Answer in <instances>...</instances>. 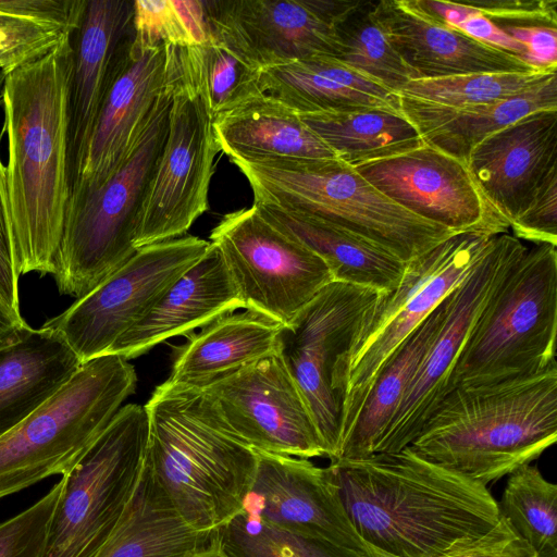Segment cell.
<instances>
[{
	"mask_svg": "<svg viewBox=\"0 0 557 557\" xmlns=\"http://www.w3.org/2000/svg\"><path fill=\"white\" fill-rule=\"evenodd\" d=\"M189 557H224V555L222 554V552L220 549L218 537H216L215 541L211 545L195 553L194 555H191Z\"/></svg>",
	"mask_w": 557,
	"mask_h": 557,
	"instance_id": "cell-50",
	"label": "cell"
},
{
	"mask_svg": "<svg viewBox=\"0 0 557 557\" xmlns=\"http://www.w3.org/2000/svg\"><path fill=\"white\" fill-rule=\"evenodd\" d=\"M209 246L210 242L187 235L139 248L94 289L42 325L57 332L82 364L109 355Z\"/></svg>",
	"mask_w": 557,
	"mask_h": 557,
	"instance_id": "cell-12",
	"label": "cell"
},
{
	"mask_svg": "<svg viewBox=\"0 0 557 557\" xmlns=\"http://www.w3.org/2000/svg\"><path fill=\"white\" fill-rule=\"evenodd\" d=\"M253 205L277 230L318 255L334 282L389 292L405 273L407 263L397 256L338 226L301 212Z\"/></svg>",
	"mask_w": 557,
	"mask_h": 557,
	"instance_id": "cell-29",
	"label": "cell"
},
{
	"mask_svg": "<svg viewBox=\"0 0 557 557\" xmlns=\"http://www.w3.org/2000/svg\"><path fill=\"white\" fill-rule=\"evenodd\" d=\"M256 454L255 481L245 505L248 511L284 530L370 557L326 467L287 455Z\"/></svg>",
	"mask_w": 557,
	"mask_h": 557,
	"instance_id": "cell-20",
	"label": "cell"
},
{
	"mask_svg": "<svg viewBox=\"0 0 557 557\" xmlns=\"http://www.w3.org/2000/svg\"><path fill=\"white\" fill-rule=\"evenodd\" d=\"M134 366L117 355L83 363L50 398L0 437V498L65 474L136 391Z\"/></svg>",
	"mask_w": 557,
	"mask_h": 557,
	"instance_id": "cell-9",
	"label": "cell"
},
{
	"mask_svg": "<svg viewBox=\"0 0 557 557\" xmlns=\"http://www.w3.org/2000/svg\"><path fill=\"white\" fill-rule=\"evenodd\" d=\"M215 539L216 531L198 532L183 520L145 463L123 516L94 557H189Z\"/></svg>",
	"mask_w": 557,
	"mask_h": 557,
	"instance_id": "cell-31",
	"label": "cell"
},
{
	"mask_svg": "<svg viewBox=\"0 0 557 557\" xmlns=\"http://www.w3.org/2000/svg\"><path fill=\"white\" fill-rule=\"evenodd\" d=\"M357 0H206L211 34L258 70L315 55L336 58V24Z\"/></svg>",
	"mask_w": 557,
	"mask_h": 557,
	"instance_id": "cell-17",
	"label": "cell"
},
{
	"mask_svg": "<svg viewBox=\"0 0 557 557\" xmlns=\"http://www.w3.org/2000/svg\"><path fill=\"white\" fill-rule=\"evenodd\" d=\"M239 308H245L244 300L220 250L210 243L207 252L116 342L109 355L136 358L169 338L188 336Z\"/></svg>",
	"mask_w": 557,
	"mask_h": 557,
	"instance_id": "cell-24",
	"label": "cell"
},
{
	"mask_svg": "<svg viewBox=\"0 0 557 557\" xmlns=\"http://www.w3.org/2000/svg\"><path fill=\"white\" fill-rule=\"evenodd\" d=\"M144 406L120 408L63 474L42 557H94L123 516L140 481L148 445Z\"/></svg>",
	"mask_w": 557,
	"mask_h": 557,
	"instance_id": "cell-10",
	"label": "cell"
},
{
	"mask_svg": "<svg viewBox=\"0 0 557 557\" xmlns=\"http://www.w3.org/2000/svg\"><path fill=\"white\" fill-rule=\"evenodd\" d=\"M456 28L472 38L513 54L527 63L528 51L525 47L507 35L494 22L479 11L469 15Z\"/></svg>",
	"mask_w": 557,
	"mask_h": 557,
	"instance_id": "cell-47",
	"label": "cell"
},
{
	"mask_svg": "<svg viewBox=\"0 0 557 557\" xmlns=\"http://www.w3.org/2000/svg\"><path fill=\"white\" fill-rule=\"evenodd\" d=\"M492 237L482 233L453 235L408 262L399 284L389 292H379L364 310L334 374L341 406L339 454L383 366L470 273Z\"/></svg>",
	"mask_w": 557,
	"mask_h": 557,
	"instance_id": "cell-8",
	"label": "cell"
},
{
	"mask_svg": "<svg viewBox=\"0 0 557 557\" xmlns=\"http://www.w3.org/2000/svg\"><path fill=\"white\" fill-rule=\"evenodd\" d=\"M499 517L535 552L557 557V485L528 463L510 474L497 502Z\"/></svg>",
	"mask_w": 557,
	"mask_h": 557,
	"instance_id": "cell-37",
	"label": "cell"
},
{
	"mask_svg": "<svg viewBox=\"0 0 557 557\" xmlns=\"http://www.w3.org/2000/svg\"><path fill=\"white\" fill-rule=\"evenodd\" d=\"M171 47L194 79L213 120L264 94L261 71L213 34L200 46Z\"/></svg>",
	"mask_w": 557,
	"mask_h": 557,
	"instance_id": "cell-35",
	"label": "cell"
},
{
	"mask_svg": "<svg viewBox=\"0 0 557 557\" xmlns=\"http://www.w3.org/2000/svg\"><path fill=\"white\" fill-rule=\"evenodd\" d=\"M553 73H557V70L419 78L409 82L399 94L448 107L485 104L522 94Z\"/></svg>",
	"mask_w": 557,
	"mask_h": 557,
	"instance_id": "cell-39",
	"label": "cell"
},
{
	"mask_svg": "<svg viewBox=\"0 0 557 557\" xmlns=\"http://www.w3.org/2000/svg\"><path fill=\"white\" fill-rule=\"evenodd\" d=\"M299 116L337 159L352 168L425 144L413 124L397 111L356 109Z\"/></svg>",
	"mask_w": 557,
	"mask_h": 557,
	"instance_id": "cell-33",
	"label": "cell"
},
{
	"mask_svg": "<svg viewBox=\"0 0 557 557\" xmlns=\"http://www.w3.org/2000/svg\"><path fill=\"white\" fill-rule=\"evenodd\" d=\"M216 537L224 557H367L270 524L246 508L219 528Z\"/></svg>",
	"mask_w": 557,
	"mask_h": 557,
	"instance_id": "cell-38",
	"label": "cell"
},
{
	"mask_svg": "<svg viewBox=\"0 0 557 557\" xmlns=\"http://www.w3.org/2000/svg\"><path fill=\"white\" fill-rule=\"evenodd\" d=\"M556 335L557 250L539 244L528 247L511 265L475 319L459 354L451 389L543 372L557 362Z\"/></svg>",
	"mask_w": 557,
	"mask_h": 557,
	"instance_id": "cell-7",
	"label": "cell"
},
{
	"mask_svg": "<svg viewBox=\"0 0 557 557\" xmlns=\"http://www.w3.org/2000/svg\"><path fill=\"white\" fill-rule=\"evenodd\" d=\"M134 1L85 0L70 35L71 70L66 95L69 196L109 89L134 39Z\"/></svg>",
	"mask_w": 557,
	"mask_h": 557,
	"instance_id": "cell-19",
	"label": "cell"
},
{
	"mask_svg": "<svg viewBox=\"0 0 557 557\" xmlns=\"http://www.w3.org/2000/svg\"><path fill=\"white\" fill-rule=\"evenodd\" d=\"M53 330L25 321L0 336V437L16 426L79 369Z\"/></svg>",
	"mask_w": 557,
	"mask_h": 557,
	"instance_id": "cell-25",
	"label": "cell"
},
{
	"mask_svg": "<svg viewBox=\"0 0 557 557\" xmlns=\"http://www.w3.org/2000/svg\"><path fill=\"white\" fill-rule=\"evenodd\" d=\"M165 81V47H143L133 39L104 99L78 182L70 196L99 186L117 168L139 135Z\"/></svg>",
	"mask_w": 557,
	"mask_h": 557,
	"instance_id": "cell-23",
	"label": "cell"
},
{
	"mask_svg": "<svg viewBox=\"0 0 557 557\" xmlns=\"http://www.w3.org/2000/svg\"><path fill=\"white\" fill-rule=\"evenodd\" d=\"M354 169L398 206L455 234L509 230L467 164L428 144Z\"/></svg>",
	"mask_w": 557,
	"mask_h": 557,
	"instance_id": "cell-18",
	"label": "cell"
},
{
	"mask_svg": "<svg viewBox=\"0 0 557 557\" xmlns=\"http://www.w3.org/2000/svg\"><path fill=\"white\" fill-rule=\"evenodd\" d=\"M18 277L13 251L5 166L0 159V296L20 312Z\"/></svg>",
	"mask_w": 557,
	"mask_h": 557,
	"instance_id": "cell-45",
	"label": "cell"
},
{
	"mask_svg": "<svg viewBox=\"0 0 557 557\" xmlns=\"http://www.w3.org/2000/svg\"><path fill=\"white\" fill-rule=\"evenodd\" d=\"M527 249L522 240L508 233L493 236L470 273L447 295L442 326L374 454L400 451L417 437L451 389L459 354L475 319L497 284Z\"/></svg>",
	"mask_w": 557,
	"mask_h": 557,
	"instance_id": "cell-15",
	"label": "cell"
},
{
	"mask_svg": "<svg viewBox=\"0 0 557 557\" xmlns=\"http://www.w3.org/2000/svg\"><path fill=\"white\" fill-rule=\"evenodd\" d=\"M85 0H0V70L35 61L75 29Z\"/></svg>",
	"mask_w": 557,
	"mask_h": 557,
	"instance_id": "cell-34",
	"label": "cell"
},
{
	"mask_svg": "<svg viewBox=\"0 0 557 557\" xmlns=\"http://www.w3.org/2000/svg\"><path fill=\"white\" fill-rule=\"evenodd\" d=\"M466 3L493 22L557 26L556 0H488Z\"/></svg>",
	"mask_w": 557,
	"mask_h": 557,
	"instance_id": "cell-43",
	"label": "cell"
},
{
	"mask_svg": "<svg viewBox=\"0 0 557 557\" xmlns=\"http://www.w3.org/2000/svg\"><path fill=\"white\" fill-rule=\"evenodd\" d=\"M441 557H536L533 548L499 517L496 525L480 537Z\"/></svg>",
	"mask_w": 557,
	"mask_h": 557,
	"instance_id": "cell-44",
	"label": "cell"
},
{
	"mask_svg": "<svg viewBox=\"0 0 557 557\" xmlns=\"http://www.w3.org/2000/svg\"><path fill=\"white\" fill-rule=\"evenodd\" d=\"M377 293L332 282L280 332L277 354L301 393L331 460L337 459L341 445V406L334 392L336 364Z\"/></svg>",
	"mask_w": 557,
	"mask_h": 557,
	"instance_id": "cell-14",
	"label": "cell"
},
{
	"mask_svg": "<svg viewBox=\"0 0 557 557\" xmlns=\"http://www.w3.org/2000/svg\"><path fill=\"white\" fill-rule=\"evenodd\" d=\"M166 84L131 149L99 186L67 199L54 280L61 294L81 298L131 259L146 194L169 126Z\"/></svg>",
	"mask_w": 557,
	"mask_h": 557,
	"instance_id": "cell-6",
	"label": "cell"
},
{
	"mask_svg": "<svg viewBox=\"0 0 557 557\" xmlns=\"http://www.w3.org/2000/svg\"><path fill=\"white\" fill-rule=\"evenodd\" d=\"M199 389L219 421L251 448L326 457L312 414L278 354Z\"/></svg>",
	"mask_w": 557,
	"mask_h": 557,
	"instance_id": "cell-16",
	"label": "cell"
},
{
	"mask_svg": "<svg viewBox=\"0 0 557 557\" xmlns=\"http://www.w3.org/2000/svg\"><path fill=\"white\" fill-rule=\"evenodd\" d=\"M282 324L248 309L209 323L175 347L166 383L203 388L268 356L277 354Z\"/></svg>",
	"mask_w": 557,
	"mask_h": 557,
	"instance_id": "cell-28",
	"label": "cell"
},
{
	"mask_svg": "<svg viewBox=\"0 0 557 557\" xmlns=\"http://www.w3.org/2000/svg\"><path fill=\"white\" fill-rule=\"evenodd\" d=\"M70 36L5 76V166L14 262L18 275L55 274L69 199L66 95Z\"/></svg>",
	"mask_w": 557,
	"mask_h": 557,
	"instance_id": "cell-2",
	"label": "cell"
},
{
	"mask_svg": "<svg viewBox=\"0 0 557 557\" xmlns=\"http://www.w3.org/2000/svg\"><path fill=\"white\" fill-rule=\"evenodd\" d=\"M370 557H441L499 520L490 490L409 447L326 467Z\"/></svg>",
	"mask_w": 557,
	"mask_h": 557,
	"instance_id": "cell-1",
	"label": "cell"
},
{
	"mask_svg": "<svg viewBox=\"0 0 557 557\" xmlns=\"http://www.w3.org/2000/svg\"><path fill=\"white\" fill-rule=\"evenodd\" d=\"M494 23L525 47L529 65L545 71L557 70V26Z\"/></svg>",
	"mask_w": 557,
	"mask_h": 557,
	"instance_id": "cell-46",
	"label": "cell"
},
{
	"mask_svg": "<svg viewBox=\"0 0 557 557\" xmlns=\"http://www.w3.org/2000/svg\"><path fill=\"white\" fill-rule=\"evenodd\" d=\"M213 129L230 159L336 158L297 112L265 94L216 116Z\"/></svg>",
	"mask_w": 557,
	"mask_h": 557,
	"instance_id": "cell-30",
	"label": "cell"
},
{
	"mask_svg": "<svg viewBox=\"0 0 557 557\" xmlns=\"http://www.w3.org/2000/svg\"><path fill=\"white\" fill-rule=\"evenodd\" d=\"M413 4L433 20L457 27L469 15L476 12L467 3L437 0H412Z\"/></svg>",
	"mask_w": 557,
	"mask_h": 557,
	"instance_id": "cell-48",
	"label": "cell"
},
{
	"mask_svg": "<svg viewBox=\"0 0 557 557\" xmlns=\"http://www.w3.org/2000/svg\"><path fill=\"white\" fill-rule=\"evenodd\" d=\"M467 166L510 225L557 172V110L531 113L491 134L472 149Z\"/></svg>",
	"mask_w": 557,
	"mask_h": 557,
	"instance_id": "cell-21",
	"label": "cell"
},
{
	"mask_svg": "<svg viewBox=\"0 0 557 557\" xmlns=\"http://www.w3.org/2000/svg\"><path fill=\"white\" fill-rule=\"evenodd\" d=\"M260 86L298 114L356 109L400 112L399 94L329 55L263 69Z\"/></svg>",
	"mask_w": 557,
	"mask_h": 557,
	"instance_id": "cell-27",
	"label": "cell"
},
{
	"mask_svg": "<svg viewBox=\"0 0 557 557\" xmlns=\"http://www.w3.org/2000/svg\"><path fill=\"white\" fill-rule=\"evenodd\" d=\"M374 1L357 0L336 24L339 50L335 59L399 94L418 75L408 67L377 24Z\"/></svg>",
	"mask_w": 557,
	"mask_h": 557,
	"instance_id": "cell-36",
	"label": "cell"
},
{
	"mask_svg": "<svg viewBox=\"0 0 557 557\" xmlns=\"http://www.w3.org/2000/svg\"><path fill=\"white\" fill-rule=\"evenodd\" d=\"M446 297L383 366L337 459L362 458L374 454L410 381L442 326Z\"/></svg>",
	"mask_w": 557,
	"mask_h": 557,
	"instance_id": "cell-32",
	"label": "cell"
},
{
	"mask_svg": "<svg viewBox=\"0 0 557 557\" xmlns=\"http://www.w3.org/2000/svg\"><path fill=\"white\" fill-rule=\"evenodd\" d=\"M373 14L388 42L419 78L539 70L513 54L433 20L412 0L374 1Z\"/></svg>",
	"mask_w": 557,
	"mask_h": 557,
	"instance_id": "cell-22",
	"label": "cell"
},
{
	"mask_svg": "<svg viewBox=\"0 0 557 557\" xmlns=\"http://www.w3.org/2000/svg\"><path fill=\"white\" fill-rule=\"evenodd\" d=\"M165 47L171 107L166 138L144 200L136 248L182 237L209 208L220 152L211 116L194 79Z\"/></svg>",
	"mask_w": 557,
	"mask_h": 557,
	"instance_id": "cell-11",
	"label": "cell"
},
{
	"mask_svg": "<svg viewBox=\"0 0 557 557\" xmlns=\"http://www.w3.org/2000/svg\"><path fill=\"white\" fill-rule=\"evenodd\" d=\"M144 407L145 463L183 520L198 532H214L244 510L256 450L219 421L201 391L163 382Z\"/></svg>",
	"mask_w": 557,
	"mask_h": 557,
	"instance_id": "cell-4",
	"label": "cell"
},
{
	"mask_svg": "<svg viewBox=\"0 0 557 557\" xmlns=\"http://www.w3.org/2000/svg\"><path fill=\"white\" fill-rule=\"evenodd\" d=\"M133 28L143 47H195L210 37L202 0H134Z\"/></svg>",
	"mask_w": 557,
	"mask_h": 557,
	"instance_id": "cell-40",
	"label": "cell"
},
{
	"mask_svg": "<svg viewBox=\"0 0 557 557\" xmlns=\"http://www.w3.org/2000/svg\"><path fill=\"white\" fill-rule=\"evenodd\" d=\"M64 479L26 510L0 523V557H42Z\"/></svg>",
	"mask_w": 557,
	"mask_h": 557,
	"instance_id": "cell-41",
	"label": "cell"
},
{
	"mask_svg": "<svg viewBox=\"0 0 557 557\" xmlns=\"http://www.w3.org/2000/svg\"><path fill=\"white\" fill-rule=\"evenodd\" d=\"M556 441L557 362L533 376L453 388L408 447L487 487Z\"/></svg>",
	"mask_w": 557,
	"mask_h": 557,
	"instance_id": "cell-3",
	"label": "cell"
},
{
	"mask_svg": "<svg viewBox=\"0 0 557 557\" xmlns=\"http://www.w3.org/2000/svg\"><path fill=\"white\" fill-rule=\"evenodd\" d=\"M245 308L287 325L334 282L326 263L267 221L252 205L223 215L209 236Z\"/></svg>",
	"mask_w": 557,
	"mask_h": 557,
	"instance_id": "cell-13",
	"label": "cell"
},
{
	"mask_svg": "<svg viewBox=\"0 0 557 557\" xmlns=\"http://www.w3.org/2000/svg\"><path fill=\"white\" fill-rule=\"evenodd\" d=\"M5 76H7V74L0 70V104H2V101H3V89H4Z\"/></svg>",
	"mask_w": 557,
	"mask_h": 557,
	"instance_id": "cell-51",
	"label": "cell"
},
{
	"mask_svg": "<svg viewBox=\"0 0 557 557\" xmlns=\"http://www.w3.org/2000/svg\"><path fill=\"white\" fill-rule=\"evenodd\" d=\"M509 228L520 240L557 246V172L542 184Z\"/></svg>",
	"mask_w": 557,
	"mask_h": 557,
	"instance_id": "cell-42",
	"label": "cell"
},
{
	"mask_svg": "<svg viewBox=\"0 0 557 557\" xmlns=\"http://www.w3.org/2000/svg\"><path fill=\"white\" fill-rule=\"evenodd\" d=\"M399 107L425 144L467 164L472 149L491 134L531 113L557 110V75L492 103L448 107L399 94Z\"/></svg>",
	"mask_w": 557,
	"mask_h": 557,
	"instance_id": "cell-26",
	"label": "cell"
},
{
	"mask_svg": "<svg viewBox=\"0 0 557 557\" xmlns=\"http://www.w3.org/2000/svg\"><path fill=\"white\" fill-rule=\"evenodd\" d=\"M230 160L249 183L253 203L318 218L406 263L455 235L398 206L337 158Z\"/></svg>",
	"mask_w": 557,
	"mask_h": 557,
	"instance_id": "cell-5",
	"label": "cell"
},
{
	"mask_svg": "<svg viewBox=\"0 0 557 557\" xmlns=\"http://www.w3.org/2000/svg\"><path fill=\"white\" fill-rule=\"evenodd\" d=\"M23 322L21 312L14 311L0 296V336Z\"/></svg>",
	"mask_w": 557,
	"mask_h": 557,
	"instance_id": "cell-49",
	"label": "cell"
}]
</instances>
